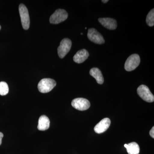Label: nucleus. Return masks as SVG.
Here are the masks:
<instances>
[{"label":"nucleus","instance_id":"f257e3e1","mask_svg":"<svg viewBox=\"0 0 154 154\" xmlns=\"http://www.w3.org/2000/svg\"><path fill=\"white\" fill-rule=\"evenodd\" d=\"M56 85L54 80L51 79H44L38 83V89L42 93H47L50 92Z\"/></svg>","mask_w":154,"mask_h":154},{"label":"nucleus","instance_id":"f03ea898","mask_svg":"<svg viewBox=\"0 0 154 154\" xmlns=\"http://www.w3.org/2000/svg\"><path fill=\"white\" fill-rule=\"evenodd\" d=\"M19 12L22 27L25 30H28L30 27V20L28 9L25 5L20 4L19 6Z\"/></svg>","mask_w":154,"mask_h":154},{"label":"nucleus","instance_id":"7ed1b4c3","mask_svg":"<svg viewBox=\"0 0 154 154\" xmlns=\"http://www.w3.org/2000/svg\"><path fill=\"white\" fill-rule=\"evenodd\" d=\"M68 17V14L65 10L58 9L51 16L49 21L51 24H57L66 20Z\"/></svg>","mask_w":154,"mask_h":154},{"label":"nucleus","instance_id":"20e7f679","mask_svg":"<svg viewBox=\"0 0 154 154\" xmlns=\"http://www.w3.org/2000/svg\"><path fill=\"white\" fill-rule=\"evenodd\" d=\"M140 61V57L137 54L130 56L125 64V69L127 71H132L139 65Z\"/></svg>","mask_w":154,"mask_h":154},{"label":"nucleus","instance_id":"39448f33","mask_svg":"<svg viewBox=\"0 0 154 154\" xmlns=\"http://www.w3.org/2000/svg\"><path fill=\"white\" fill-rule=\"evenodd\" d=\"M137 94L141 99L146 102H152L154 101V96L149 89L145 85H141L138 88Z\"/></svg>","mask_w":154,"mask_h":154},{"label":"nucleus","instance_id":"423d86ee","mask_svg":"<svg viewBox=\"0 0 154 154\" xmlns=\"http://www.w3.org/2000/svg\"><path fill=\"white\" fill-rule=\"evenodd\" d=\"M72 46V41L68 38H63L61 41L60 45L58 48L57 51L59 56L63 58L70 50Z\"/></svg>","mask_w":154,"mask_h":154},{"label":"nucleus","instance_id":"0eeeda50","mask_svg":"<svg viewBox=\"0 0 154 154\" xmlns=\"http://www.w3.org/2000/svg\"><path fill=\"white\" fill-rule=\"evenodd\" d=\"M72 105L77 110L83 111L89 109L91 106V104L88 99L82 98H78L72 101Z\"/></svg>","mask_w":154,"mask_h":154},{"label":"nucleus","instance_id":"6e6552de","mask_svg":"<svg viewBox=\"0 0 154 154\" xmlns=\"http://www.w3.org/2000/svg\"><path fill=\"white\" fill-rule=\"evenodd\" d=\"M88 37L91 41L96 44H102L105 43V39L103 36L94 28L88 30Z\"/></svg>","mask_w":154,"mask_h":154},{"label":"nucleus","instance_id":"1a4fd4ad","mask_svg":"<svg viewBox=\"0 0 154 154\" xmlns=\"http://www.w3.org/2000/svg\"><path fill=\"white\" fill-rule=\"evenodd\" d=\"M110 125V120L109 118L103 119L95 126L94 131L96 133H102L108 129Z\"/></svg>","mask_w":154,"mask_h":154},{"label":"nucleus","instance_id":"9d476101","mask_svg":"<svg viewBox=\"0 0 154 154\" xmlns=\"http://www.w3.org/2000/svg\"><path fill=\"white\" fill-rule=\"evenodd\" d=\"M99 21L104 27L109 30H115L117 28L116 20L112 18H99Z\"/></svg>","mask_w":154,"mask_h":154},{"label":"nucleus","instance_id":"9b49d317","mask_svg":"<svg viewBox=\"0 0 154 154\" xmlns=\"http://www.w3.org/2000/svg\"><path fill=\"white\" fill-rule=\"evenodd\" d=\"M89 56L88 51L85 49L80 50L74 56L73 60L76 63H82L88 58Z\"/></svg>","mask_w":154,"mask_h":154},{"label":"nucleus","instance_id":"f8f14e48","mask_svg":"<svg viewBox=\"0 0 154 154\" xmlns=\"http://www.w3.org/2000/svg\"><path fill=\"white\" fill-rule=\"evenodd\" d=\"M50 120L45 115H42L39 117L38 121V129L40 131H45L49 128Z\"/></svg>","mask_w":154,"mask_h":154},{"label":"nucleus","instance_id":"ddd939ff","mask_svg":"<svg viewBox=\"0 0 154 154\" xmlns=\"http://www.w3.org/2000/svg\"><path fill=\"white\" fill-rule=\"evenodd\" d=\"M90 75L96 79V82L99 84L102 85L104 83V78L102 72L97 68H93L91 69L90 72Z\"/></svg>","mask_w":154,"mask_h":154},{"label":"nucleus","instance_id":"4468645a","mask_svg":"<svg viewBox=\"0 0 154 154\" xmlns=\"http://www.w3.org/2000/svg\"><path fill=\"white\" fill-rule=\"evenodd\" d=\"M126 148L128 154H139L140 152V147L136 142H131L124 145Z\"/></svg>","mask_w":154,"mask_h":154},{"label":"nucleus","instance_id":"2eb2a0df","mask_svg":"<svg viewBox=\"0 0 154 154\" xmlns=\"http://www.w3.org/2000/svg\"><path fill=\"white\" fill-rule=\"evenodd\" d=\"M146 22L147 24L150 27H152L154 25V10L152 9L151 11L149 12L147 16Z\"/></svg>","mask_w":154,"mask_h":154},{"label":"nucleus","instance_id":"dca6fc26","mask_svg":"<svg viewBox=\"0 0 154 154\" xmlns=\"http://www.w3.org/2000/svg\"><path fill=\"white\" fill-rule=\"evenodd\" d=\"M9 92V87L5 82H0V95L5 96Z\"/></svg>","mask_w":154,"mask_h":154},{"label":"nucleus","instance_id":"f3484780","mask_svg":"<svg viewBox=\"0 0 154 154\" xmlns=\"http://www.w3.org/2000/svg\"><path fill=\"white\" fill-rule=\"evenodd\" d=\"M150 135L153 138H154V127H153L152 128L151 130L149 132Z\"/></svg>","mask_w":154,"mask_h":154},{"label":"nucleus","instance_id":"a211bd4d","mask_svg":"<svg viewBox=\"0 0 154 154\" xmlns=\"http://www.w3.org/2000/svg\"><path fill=\"white\" fill-rule=\"evenodd\" d=\"M3 137H4V134L0 132V145L2 144V139Z\"/></svg>","mask_w":154,"mask_h":154},{"label":"nucleus","instance_id":"6ab92c4d","mask_svg":"<svg viewBox=\"0 0 154 154\" xmlns=\"http://www.w3.org/2000/svg\"><path fill=\"white\" fill-rule=\"evenodd\" d=\"M102 2L106 3L107 2H108V0H106V1H104V0H102Z\"/></svg>","mask_w":154,"mask_h":154},{"label":"nucleus","instance_id":"aec40b11","mask_svg":"<svg viewBox=\"0 0 154 154\" xmlns=\"http://www.w3.org/2000/svg\"><path fill=\"white\" fill-rule=\"evenodd\" d=\"M1 26L0 25V30H1Z\"/></svg>","mask_w":154,"mask_h":154}]
</instances>
